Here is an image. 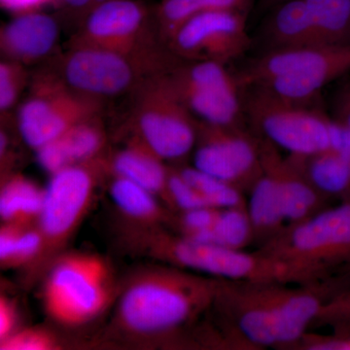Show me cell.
I'll use <instances>...</instances> for the list:
<instances>
[{
    "label": "cell",
    "instance_id": "obj_1",
    "mask_svg": "<svg viewBox=\"0 0 350 350\" xmlns=\"http://www.w3.org/2000/svg\"><path fill=\"white\" fill-rule=\"evenodd\" d=\"M338 292L334 280L294 287L280 282L222 280L213 306L224 315L238 347H296Z\"/></svg>",
    "mask_w": 350,
    "mask_h": 350
},
{
    "label": "cell",
    "instance_id": "obj_2",
    "mask_svg": "<svg viewBox=\"0 0 350 350\" xmlns=\"http://www.w3.org/2000/svg\"><path fill=\"white\" fill-rule=\"evenodd\" d=\"M221 282L176 267L147 271L131 280L122 294L118 325L135 336L176 330L213 308Z\"/></svg>",
    "mask_w": 350,
    "mask_h": 350
},
{
    "label": "cell",
    "instance_id": "obj_3",
    "mask_svg": "<svg viewBox=\"0 0 350 350\" xmlns=\"http://www.w3.org/2000/svg\"><path fill=\"white\" fill-rule=\"evenodd\" d=\"M258 252L282 265L286 283L313 284L344 275L350 268V195L285 228Z\"/></svg>",
    "mask_w": 350,
    "mask_h": 350
},
{
    "label": "cell",
    "instance_id": "obj_4",
    "mask_svg": "<svg viewBox=\"0 0 350 350\" xmlns=\"http://www.w3.org/2000/svg\"><path fill=\"white\" fill-rule=\"evenodd\" d=\"M350 71V44L266 51L237 73L241 89L256 88L283 101L315 107L322 89Z\"/></svg>",
    "mask_w": 350,
    "mask_h": 350
},
{
    "label": "cell",
    "instance_id": "obj_5",
    "mask_svg": "<svg viewBox=\"0 0 350 350\" xmlns=\"http://www.w3.org/2000/svg\"><path fill=\"white\" fill-rule=\"evenodd\" d=\"M133 244L176 268L199 271L213 278L286 283L282 265L258 251L244 252L163 232L138 234L133 238Z\"/></svg>",
    "mask_w": 350,
    "mask_h": 350
},
{
    "label": "cell",
    "instance_id": "obj_6",
    "mask_svg": "<svg viewBox=\"0 0 350 350\" xmlns=\"http://www.w3.org/2000/svg\"><path fill=\"white\" fill-rule=\"evenodd\" d=\"M113 282L109 267L98 255L71 253L59 258L46 278L43 305L61 325L88 323L109 305Z\"/></svg>",
    "mask_w": 350,
    "mask_h": 350
},
{
    "label": "cell",
    "instance_id": "obj_7",
    "mask_svg": "<svg viewBox=\"0 0 350 350\" xmlns=\"http://www.w3.org/2000/svg\"><path fill=\"white\" fill-rule=\"evenodd\" d=\"M176 63L174 57L133 56L71 44L56 75L77 93L103 100L137 89L147 78L165 72Z\"/></svg>",
    "mask_w": 350,
    "mask_h": 350
},
{
    "label": "cell",
    "instance_id": "obj_8",
    "mask_svg": "<svg viewBox=\"0 0 350 350\" xmlns=\"http://www.w3.org/2000/svg\"><path fill=\"white\" fill-rule=\"evenodd\" d=\"M243 91L245 118L260 137L291 156H312L332 149L333 120L319 107L293 105L255 88Z\"/></svg>",
    "mask_w": 350,
    "mask_h": 350
},
{
    "label": "cell",
    "instance_id": "obj_9",
    "mask_svg": "<svg viewBox=\"0 0 350 350\" xmlns=\"http://www.w3.org/2000/svg\"><path fill=\"white\" fill-rule=\"evenodd\" d=\"M137 90V137L163 161L187 157L197 142L198 120L175 93L167 71L147 78Z\"/></svg>",
    "mask_w": 350,
    "mask_h": 350
},
{
    "label": "cell",
    "instance_id": "obj_10",
    "mask_svg": "<svg viewBox=\"0 0 350 350\" xmlns=\"http://www.w3.org/2000/svg\"><path fill=\"white\" fill-rule=\"evenodd\" d=\"M101 103L77 93L56 73H45L32 82L31 93L18 110L21 137L38 150L77 124L98 117Z\"/></svg>",
    "mask_w": 350,
    "mask_h": 350
},
{
    "label": "cell",
    "instance_id": "obj_11",
    "mask_svg": "<svg viewBox=\"0 0 350 350\" xmlns=\"http://www.w3.org/2000/svg\"><path fill=\"white\" fill-rule=\"evenodd\" d=\"M167 79L196 119L213 125L243 126V90L226 64L214 61H179Z\"/></svg>",
    "mask_w": 350,
    "mask_h": 350
},
{
    "label": "cell",
    "instance_id": "obj_12",
    "mask_svg": "<svg viewBox=\"0 0 350 350\" xmlns=\"http://www.w3.org/2000/svg\"><path fill=\"white\" fill-rule=\"evenodd\" d=\"M105 167V161L98 158L51 174L38 221L43 238L38 262L59 250L75 234L91 206L98 177Z\"/></svg>",
    "mask_w": 350,
    "mask_h": 350
},
{
    "label": "cell",
    "instance_id": "obj_13",
    "mask_svg": "<svg viewBox=\"0 0 350 350\" xmlns=\"http://www.w3.org/2000/svg\"><path fill=\"white\" fill-rule=\"evenodd\" d=\"M154 19V8L140 0H107L88 13L72 44L133 56H172L170 51L163 52L156 44L152 45L148 31Z\"/></svg>",
    "mask_w": 350,
    "mask_h": 350
},
{
    "label": "cell",
    "instance_id": "obj_14",
    "mask_svg": "<svg viewBox=\"0 0 350 350\" xmlns=\"http://www.w3.org/2000/svg\"><path fill=\"white\" fill-rule=\"evenodd\" d=\"M193 167L239 190L251 189L262 172L261 142L243 126L213 125L198 120Z\"/></svg>",
    "mask_w": 350,
    "mask_h": 350
},
{
    "label": "cell",
    "instance_id": "obj_15",
    "mask_svg": "<svg viewBox=\"0 0 350 350\" xmlns=\"http://www.w3.org/2000/svg\"><path fill=\"white\" fill-rule=\"evenodd\" d=\"M248 12L211 10L186 21L167 40V47L180 61H214L223 64L250 49Z\"/></svg>",
    "mask_w": 350,
    "mask_h": 350
},
{
    "label": "cell",
    "instance_id": "obj_16",
    "mask_svg": "<svg viewBox=\"0 0 350 350\" xmlns=\"http://www.w3.org/2000/svg\"><path fill=\"white\" fill-rule=\"evenodd\" d=\"M262 162L275 172L280 183L286 228L291 227L326 208L325 197L317 190L291 157L280 155L275 145L260 137Z\"/></svg>",
    "mask_w": 350,
    "mask_h": 350
},
{
    "label": "cell",
    "instance_id": "obj_17",
    "mask_svg": "<svg viewBox=\"0 0 350 350\" xmlns=\"http://www.w3.org/2000/svg\"><path fill=\"white\" fill-rule=\"evenodd\" d=\"M59 36V25L49 14H19L2 25L0 49L4 59L27 66L51 54Z\"/></svg>",
    "mask_w": 350,
    "mask_h": 350
},
{
    "label": "cell",
    "instance_id": "obj_18",
    "mask_svg": "<svg viewBox=\"0 0 350 350\" xmlns=\"http://www.w3.org/2000/svg\"><path fill=\"white\" fill-rule=\"evenodd\" d=\"M105 133L98 117L69 129L63 135L36 150L38 165L50 174L100 158Z\"/></svg>",
    "mask_w": 350,
    "mask_h": 350
},
{
    "label": "cell",
    "instance_id": "obj_19",
    "mask_svg": "<svg viewBox=\"0 0 350 350\" xmlns=\"http://www.w3.org/2000/svg\"><path fill=\"white\" fill-rule=\"evenodd\" d=\"M267 51L322 46L305 0H285L275 6L262 29Z\"/></svg>",
    "mask_w": 350,
    "mask_h": 350
},
{
    "label": "cell",
    "instance_id": "obj_20",
    "mask_svg": "<svg viewBox=\"0 0 350 350\" xmlns=\"http://www.w3.org/2000/svg\"><path fill=\"white\" fill-rule=\"evenodd\" d=\"M261 176L250 189L248 214L254 239L268 243L286 228L280 183L273 170L262 162Z\"/></svg>",
    "mask_w": 350,
    "mask_h": 350
},
{
    "label": "cell",
    "instance_id": "obj_21",
    "mask_svg": "<svg viewBox=\"0 0 350 350\" xmlns=\"http://www.w3.org/2000/svg\"><path fill=\"white\" fill-rule=\"evenodd\" d=\"M109 165L117 176L135 182L153 194H167L170 170L137 137L113 157Z\"/></svg>",
    "mask_w": 350,
    "mask_h": 350
},
{
    "label": "cell",
    "instance_id": "obj_22",
    "mask_svg": "<svg viewBox=\"0 0 350 350\" xmlns=\"http://www.w3.org/2000/svg\"><path fill=\"white\" fill-rule=\"evenodd\" d=\"M308 180L329 199L350 195V165L347 157L330 149L308 157L291 156Z\"/></svg>",
    "mask_w": 350,
    "mask_h": 350
},
{
    "label": "cell",
    "instance_id": "obj_23",
    "mask_svg": "<svg viewBox=\"0 0 350 350\" xmlns=\"http://www.w3.org/2000/svg\"><path fill=\"white\" fill-rule=\"evenodd\" d=\"M255 0H162L154 8L157 31L167 45L179 27L198 14L211 10L250 12Z\"/></svg>",
    "mask_w": 350,
    "mask_h": 350
},
{
    "label": "cell",
    "instance_id": "obj_24",
    "mask_svg": "<svg viewBox=\"0 0 350 350\" xmlns=\"http://www.w3.org/2000/svg\"><path fill=\"white\" fill-rule=\"evenodd\" d=\"M44 190L23 175L9 177L0 193V216L5 224L29 226L42 209Z\"/></svg>",
    "mask_w": 350,
    "mask_h": 350
},
{
    "label": "cell",
    "instance_id": "obj_25",
    "mask_svg": "<svg viewBox=\"0 0 350 350\" xmlns=\"http://www.w3.org/2000/svg\"><path fill=\"white\" fill-rule=\"evenodd\" d=\"M322 46L350 44V0H305Z\"/></svg>",
    "mask_w": 350,
    "mask_h": 350
},
{
    "label": "cell",
    "instance_id": "obj_26",
    "mask_svg": "<svg viewBox=\"0 0 350 350\" xmlns=\"http://www.w3.org/2000/svg\"><path fill=\"white\" fill-rule=\"evenodd\" d=\"M109 191L114 204L131 220L152 224L165 218L156 195L135 182L115 175Z\"/></svg>",
    "mask_w": 350,
    "mask_h": 350
},
{
    "label": "cell",
    "instance_id": "obj_27",
    "mask_svg": "<svg viewBox=\"0 0 350 350\" xmlns=\"http://www.w3.org/2000/svg\"><path fill=\"white\" fill-rule=\"evenodd\" d=\"M190 239L231 250H243L254 241L247 206L220 209L211 229Z\"/></svg>",
    "mask_w": 350,
    "mask_h": 350
},
{
    "label": "cell",
    "instance_id": "obj_28",
    "mask_svg": "<svg viewBox=\"0 0 350 350\" xmlns=\"http://www.w3.org/2000/svg\"><path fill=\"white\" fill-rule=\"evenodd\" d=\"M43 238L29 226L4 225L0 232V261L2 267H21L38 261Z\"/></svg>",
    "mask_w": 350,
    "mask_h": 350
},
{
    "label": "cell",
    "instance_id": "obj_29",
    "mask_svg": "<svg viewBox=\"0 0 350 350\" xmlns=\"http://www.w3.org/2000/svg\"><path fill=\"white\" fill-rule=\"evenodd\" d=\"M178 172L202 196L211 207L223 209L247 206L243 191L228 182L204 174L194 167H183Z\"/></svg>",
    "mask_w": 350,
    "mask_h": 350
},
{
    "label": "cell",
    "instance_id": "obj_30",
    "mask_svg": "<svg viewBox=\"0 0 350 350\" xmlns=\"http://www.w3.org/2000/svg\"><path fill=\"white\" fill-rule=\"evenodd\" d=\"M312 326L329 327L338 337L350 335V286L326 301Z\"/></svg>",
    "mask_w": 350,
    "mask_h": 350
},
{
    "label": "cell",
    "instance_id": "obj_31",
    "mask_svg": "<svg viewBox=\"0 0 350 350\" xmlns=\"http://www.w3.org/2000/svg\"><path fill=\"white\" fill-rule=\"evenodd\" d=\"M27 66L4 59L0 64V111L6 114L19 100L27 82Z\"/></svg>",
    "mask_w": 350,
    "mask_h": 350
},
{
    "label": "cell",
    "instance_id": "obj_32",
    "mask_svg": "<svg viewBox=\"0 0 350 350\" xmlns=\"http://www.w3.org/2000/svg\"><path fill=\"white\" fill-rule=\"evenodd\" d=\"M170 202L181 211L208 206L202 196L180 174L170 170L167 180V194Z\"/></svg>",
    "mask_w": 350,
    "mask_h": 350
},
{
    "label": "cell",
    "instance_id": "obj_33",
    "mask_svg": "<svg viewBox=\"0 0 350 350\" xmlns=\"http://www.w3.org/2000/svg\"><path fill=\"white\" fill-rule=\"evenodd\" d=\"M57 340L42 329H25L15 331L0 340L2 350H50L56 349Z\"/></svg>",
    "mask_w": 350,
    "mask_h": 350
},
{
    "label": "cell",
    "instance_id": "obj_34",
    "mask_svg": "<svg viewBox=\"0 0 350 350\" xmlns=\"http://www.w3.org/2000/svg\"><path fill=\"white\" fill-rule=\"evenodd\" d=\"M219 211V208L208 206L181 211L178 224L182 236L193 238L211 229L218 217Z\"/></svg>",
    "mask_w": 350,
    "mask_h": 350
},
{
    "label": "cell",
    "instance_id": "obj_35",
    "mask_svg": "<svg viewBox=\"0 0 350 350\" xmlns=\"http://www.w3.org/2000/svg\"><path fill=\"white\" fill-rule=\"evenodd\" d=\"M296 347L306 350H350V335L338 337L306 333Z\"/></svg>",
    "mask_w": 350,
    "mask_h": 350
},
{
    "label": "cell",
    "instance_id": "obj_36",
    "mask_svg": "<svg viewBox=\"0 0 350 350\" xmlns=\"http://www.w3.org/2000/svg\"><path fill=\"white\" fill-rule=\"evenodd\" d=\"M331 112L334 122L350 129V81L344 83L334 94Z\"/></svg>",
    "mask_w": 350,
    "mask_h": 350
},
{
    "label": "cell",
    "instance_id": "obj_37",
    "mask_svg": "<svg viewBox=\"0 0 350 350\" xmlns=\"http://www.w3.org/2000/svg\"><path fill=\"white\" fill-rule=\"evenodd\" d=\"M17 312L12 301L6 297L0 299V340H4L15 332Z\"/></svg>",
    "mask_w": 350,
    "mask_h": 350
},
{
    "label": "cell",
    "instance_id": "obj_38",
    "mask_svg": "<svg viewBox=\"0 0 350 350\" xmlns=\"http://www.w3.org/2000/svg\"><path fill=\"white\" fill-rule=\"evenodd\" d=\"M107 0H54V3L64 12L84 19L90 11Z\"/></svg>",
    "mask_w": 350,
    "mask_h": 350
},
{
    "label": "cell",
    "instance_id": "obj_39",
    "mask_svg": "<svg viewBox=\"0 0 350 350\" xmlns=\"http://www.w3.org/2000/svg\"><path fill=\"white\" fill-rule=\"evenodd\" d=\"M51 2L54 0H0L2 8L15 15L39 11L41 7Z\"/></svg>",
    "mask_w": 350,
    "mask_h": 350
},
{
    "label": "cell",
    "instance_id": "obj_40",
    "mask_svg": "<svg viewBox=\"0 0 350 350\" xmlns=\"http://www.w3.org/2000/svg\"><path fill=\"white\" fill-rule=\"evenodd\" d=\"M332 149L350 157V129L338 125L333 121Z\"/></svg>",
    "mask_w": 350,
    "mask_h": 350
},
{
    "label": "cell",
    "instance_id": "obj_41",
    "mask_svg": "<svg viewBox=\"0 0 350 350\" xmlns=\"http://www.w3.org/2000/svg\"><path fill=\"white\" fill-rule=\"evenodd\" d=\"M262 4L268 7H275L278 5V4L282 3V2L285 1V0H261Z\"/></svg>",
    "mask_w": 350,
    "mask_h": 350
},
{
    "label": "cell",
    "instance_id": "obj_42",
    "mask_svg": "<svg viewBox=\"0 0 350 350\" xmlns=\"http://www.w3.org/2000/svg\"><path fill=\"white\" fill-rule=\"evenodd\" d=\"M340 278L342 280L345 284H347V287L350 286V268Z\"/></svg>",
    "mask_w": 350,
    "mask_h": 350
}]
</instances>
